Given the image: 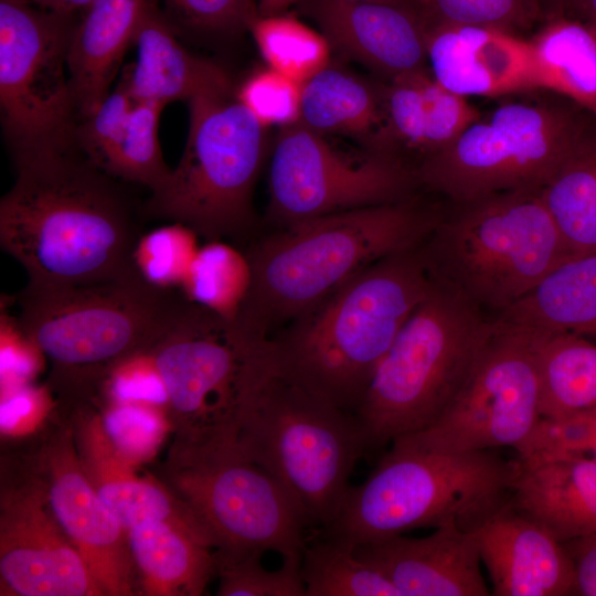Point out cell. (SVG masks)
<instances>
[{"label": "cell", "instance_id": "obj_37", "mask_svg": "<svg viewBox=\"0 0 596 596\" xmlns=\"http://www.w3.org/2000/svg\"><path fill=\"white\" fill-rule=\"evenodd\" d=\"M199 234L190 226L172 222L138 237L132 265L150 286L179 289L200 248Z\"/></svg>", "mask_w": 596, "mask_h": 596}, {"label": "cell", "instance_id": "obj_12", "mask_svg": "<svg viewBox=\"0 0 596 596\" xmlns=\"http://www.w3.org/2000/svg\"><path fill=\"white\" fill-rule=\"evenodd\" d=\"M66 14L0 0V107L14 153L74 142Z\"/></svg>", "mask_w": 596, "mask_h": 596}, {"label": "cell", "instance_id": "obj_43", "mask_svg": "<svg viewBox=\"0 0 596 596\" xmlns=\"http://www.w3.org/2000/svg\"><path fill=\"white\" fill-rule=\"evenodd\" d=\"M97 387L108 401L150 403L167 409L166 387L150 350L135 353L114 364Z\"/></svg>", "mask_w": 596, "mask_h": 596}, {"label": "cell", "instance_id": "obj_19", "mask_svg": "<svg viewBox=\"0 0 596 596\" xmlns=\"http://www.w3.org/2000/svg\"><path fill=\"white\" fill-rule=\"evenodd\" d=\"M356 556L384 575L401 596H487L475 531L438 526L424 538L403 534L354 547Z\"/></svg>", "mask_w": 596, "mask_h": 596}, {"label": "cell", "instance_id": "obj_4", "mask_svg": "<svg viewBox=\"0 0 596 596\" xmlns=\"http://www.w3.org/2000/svg\"><path fill=\"white\" fill-rule=\"evenodd\" d=\"M242 453L294 499L309 525L336 519L368 451L354 414L313 396L275 366L269 340L255 355L235 417Z\"/></svg>", "mask_w": 596, "mask_h": 596}, {"label": "cell", "instance_id": "obj_50", "mask_svg": "<svg viewBox=\"0 0 596 596\" xmlns=\"http://www.w3.org/2000/svg\"><path fill=\"white\" fill-rule=\"evenodd\" d=\"M345 1L389 3V4H395V6L408 7V8L415 9L414 0H345Z\"/></svg>", "mask_w": 596, "mask_h": 596}, {"label": "cell", "instance_id": "obj_14", "mask_svg": "<svg viewBox=\"0 0 596 596\" xmlns=\"http://www.w3.org/2000/svg\"><path fill=\"white\" fill-rule=\"evenodd\" d=\"M492 323L470 374L440 417L398 439L447 453L517 448L525 440L542 417L531 334Z\"/></svg>", "mask_w": 596, "mask_h": 596}, {"label": "cell", "instance_id": "obj_42", "mask_svg": "<svg viewBox=\"0 0 596 596\" xmlns=\"http://www.w3.org/2000/svg\"><path fill=\"white\" fill-rule=\"evenodd\" d=\"M302 84L268 67L241 85L236 97L264 126H290L300 120Z\"/></svg>", "mask_w": 596, "mask_h": 596}, {"label": "cell", "instance_id": "obj_2", "mask_svg": "<svg viewBox=\"0 0 596 596\" xmlns=\"http://www.w3.org/2000/svg\"><path fill=\"white\" fill-rule=\"evenodd\" d=\"M443 213L413 196L277 228L246 252L252 283L233 324L270 339L368 266L419 247Z\"/></svg>", "mask_w": 596, "mask_h": 596}, {"label": "cell", "instance_id": "obj_22", "mask_svg": "<svg viewBox=\"0 0 596 596\" xmlns=\"http://www.w3.org/2000/svg\"><path fill=\"white\" fill-rule=\"evenodd\" d=\"M77 430L78 456L91 483L128 530L148 520L167 522L214 549L210 533L188 504L168 486L141 477L108 439L100 416L84 413Z\"/></svg>", "mask_w": 596, "mask_h": 596}, {"label": "cell", "instance_id": "obj_20", "mask_svg": "<svg viewBox=\"0 0 596 596\" xmlns=\"http://www.w3.org/2000/svg\"><path fill=\"white\" fill-rule=\"evenodd\" d=\"M475 533L493 595L576 594L574 565L562 542L510 501Z\"/></svg>", "mask_w": 596, "mask_h": 596}, {"label": "cell", "instance_id": "obj_30", "mask_svg": "<svg viewBox=\"0 0 596 596\" xmlns=\"http://www.w3.org/2000/svg\"><path fill=\"white\" fill-rule=\"evenodd\" d=\"M530 42L538 89L562 95L596 117V26L554 14Z\"/></svg>", "mask_w": 596, "mask_h": 596}, {"label": "cell", "instance_id": "obj_51", "mask_svg": "<svg viewBox=\"0 0 596 596\" xmlns=\"http://www.w3.org/2000/svg\"><path fill=\"white\" fill-rule=\"evenodd\" d=\"M568 2V0H553V9H554V12L552 15L554 14H562V10H563V7L565 6V3Z\"/></svg>", "mask_w": 596, "mask_h": 596}, {"label": "cell", "instance_id": "obj_41", "mask_svg": "<svg viewBox=\"0 0 596 596\" xmlns=\"http://www.w3.org/2000/svg\"><path fill=\"white\" fill-rule=\"evenodd\" d=\"M136 103L125 71L118 86L75 128V146L97 169H102L121 139Z\"/></svg>", "mask_w": 596, "mask_h": 596}, {"label": "cell", "instance_id": "obj_47", "mask_svg": "<svg viewBox=\"0 0 596 596\" xmlns=\"http://www.w3.org/2000/svg\"><path fill=\"white\" fill-rule=\"evenodd\" d=\"M306 0H258L257 15H274L285 13L291 6Z\"/></svg>", "mask_w": 596, "mask_h": 596}, {"label": "cell", "instance_id": "obj_39", "mask_svg": "<svg viewBox=\"0 0 596 596\" xmlns=\"http://www.w3.org/2000/svg\"><path fill=\"white\" fill-rule=\"evenodd\" d=\"M107 402L100 418L116 451L136 467L151 459L168 430L167 409L142 402Z\"/></svg>", "mask_w": 596, "mask_h": 596}, {"label": "cell", "instance_id": "obj_21", "mask_svg": "<svg viewBox=\"0 0 596 596\" xmlns=\"http://www.w3.org/2000/svg\"><path fill=\"white\" fill-rule=\"evenodd\" d=\"M301 4L330 44L390 79L426 68L423 24L415 9L345 0Z\"/></svg>", "mask_w": 596, "mask_h": 596}, {"label": "cell", "instance_id": "obj_52", "mask_svg": "<svg viewBox=\"0 0 596 596\" xmlns=\"http://www.w3.org/2000/svg\"><path fill=\"white\" fill-rule=\"evenodd\" d=\"M29 3H35L46 9H50L54 0H25Z\"/></svg>", "mask_w": 596, "mask_h": 596}, {"label": "cell", "instance_id": "obj_11", "mask_svg": "<svg viewBox=\"0 0 596 596\" xmlns=\"http://www.w3.org/2000/svg\"><path fill=\"white\" fill-rule=\"evenodd\" d=\"M585 129L574 111L547 99L504 103L424 157L415 174L453 204L542 190Z\"/></svg>", "mask_w": 596, "mask_h": 596}, {"label": "cell", "instance_id": "obj_1", "mask_svg": "<svg viewBox=\"0 0 596 596\" xmlns=\"http://www.w3.org/2000/svg\"><path fill=\"white\" fill-rule=\"evenodd\" d=\"M75 143L14 153L0 201V245L41 286L105 281L135 272L139 237L110 177Z\"/></svg>", "mask_w": 596, "mask_h": 596}, {"label": "cell", "instance_id": "obj_7", "mask_svg": "<svg viewBox=\"0 0 596 596\" xmlns=\"http://www.w3.org/2000/svg\"><path fill=\"white\" fill-rule=\"evenodd\" d=\"M492 329V319L432 279L355 413L368 451L432 426L464 385Z\"/></svg>", "mask_w": 596, "mask_h": 596}, {"label": "cell", "instance_id": "obj_45", "mask_svg": "<svg viewBox=\"0 0 596 596\" xmlns=\"http://www.w3.org/2000/svg\"><path fill=\"white\" fill-rule=\"evenodd\" d=\"M192 24L212 31L248 28L257 15L246 0H169Z\"/></svg>", "mask_w": 596, "mask_h": 596}, {"label": "cell", "instance_id": "obj_13", "mask_svg": "<svg viewBox=\"0 0 596 596\" xmlns=\"http://www.w3.org/2000/svg\"><path fill=\"white\" fill-rule=\"evenodd\" d=\"M415 170L398 156L350 157L300 123L285 126L269 166L268 219L278 228L333 213L413 198Z\"/></svg>", "mask_w": 596, "mask_h": 596}, {"label": "cell", "instance_id": "obj_25", "mask_svg": "<svg viewBox=\"0 0 596 596\" xmlns=\"http://www.w3.org/2000/svg\"><path fill=\"white\" fill-rule=\"evenodd\" d=\"M149 0H95L73 28L67 66L76 114L84 119L107 97Z\"/></svg>", "mask_w": 596, "mask_h": 596}, {"label": "cell", "instance_id": "obj_27", "mask_svg": "<svg viewBox=\"0 0 596 596\" xmlns=\"http://www.w3.org/2000/svg\"><path fill=\"white\" fill-rule=\"evenodd\" d=\"M493 320L531 331L596 337V252L567 258Z\"/></svg>", "mask_w": 596, "mask_h": 596}, {"label": "cell", "instance_id": "obj_18", "mask_svg": "<svg viewBox=\"0 0 596 596\" xmlns=\"http://www.w3.org/2000/svg\"><path fill=\"white\" fill-rule=\"evenodd\" d=\"M423 24L434 78L468 97H500L538 89L530 40L481 25Z\"/></svg>", "mask_w": 596, "mask_h": 596}, {"label": "cell", "instance_id": "obj_31", "mask_svg": "<svg viewBox=\"0 0 596 596\" xmlns=\"http://www.w3.org/2000/svg\"><path fill=\"white\" fill-rule=\"evenodd\" d=\"M526 331L535 354L541 416L562 418L596 407V345L573 333Z\"/></svg>", "mask_w": 596, "mask_h": 596}, {"label": "cell", "instance_id": "obj_40", "mask_svg": "<svg viewBox=\"0 0 596 596\" xmlns=\"http://www.w3.org/2000/svg\"><path fill=\"white\" fill-rule=\"evenodd\" d=\"M424 24L491 26L514 33L539 15V0H414Z\"/></svg>", "mask_w": 596, "mask_h": 596}, {"label": "cell", "instance_id": "obj_35", "mask_svg": "<svg viewBox=\"0 0 596 596\" xmlns=\"http://www.w3.org/2000/svg\"><path fill=\"white\" fill-rule=\"evenodd\" d=\"M268 67L304 84L330 64V43L291 14L256 15L248 24Z\"/></svg>", "mask_w": 596, "mask_h": 596}, {"label": "cell", "instance_id": "obj_46", "mask_svg": "<svg viewBox=\"0 0 596 596\" xmlns=\"http://www.w3.org/2000/svg\"><path fill=\"white\" fill-rule=\"evenodd\" d=\"M562 544L574 565L576 594L596 596V533Z\"/></svg>", "mask_w": 596, "mask_h": 596}, {"label": "cell", "instance_id": "obj_36", "mask_svg": "<svg viewBox=\"0 0 596 596\" xmlns=\"http://www.w3.org/2000/svg\"><path fill=\"white\" fill-rule=\"evenodd\" d=\"M163 108L159 103L137 102L121 139L100 171L110 178L142 184L151 193L162 188L171 173L158 139Z\"/></svg>", "mask_w": 596, "mask_h": 596}, {"label": "cell", "instance_id": "obj_16", "mask_svg": "<svg viewBox=\"0 0 596 596\" xmlns=\"http://www.w3.org/2000/svg\"><path fill=\"white\" fill-rule=\"evenodd\" d=\"M0 576L10 595H105L55 519L41 479L2 492Z\"/></svg>", "mask_w": 596, "mask_h": 596}, {"label": "cell", "instance_id": "obj_6", "mask_svg": "<svg viewBox=\"0 0 596 596\" xmlns=\"http://www.w3.org/2000/svg\"><path fill=\"white\" fill-rule=\"evenodd\" d=\"M418 247L429 277L497 315L574 256L541 190L453 204Z\"/></svg>", "mask_w": 596, "mask_h": 596}, {"label": "cell", "instance_id": "obj_23", "mask_svg": "<svg viewBox=\"0 0 596 596\" xmlns=\"http://www.w3.org/2000/svg\"><path fill=\"white\" fill-rule=\"evenodd\" d=\"M381 94L382 149L395 156L397 145L419 151L423 158L439 151L482 116L467 97L444 87L427 68L391 78Z\"/></svg>", "mask_w": 596, "mask_h": 596}, {"label": "cell", "instance_id": "obj_44", "mask_svg": "<svg viewBox=\"0 0 596 596\" xmlns=\"http://www.w3.org/2000/svg\"><path fill=\"white\" fill-rule=\"evenodd\" d=\"M11 297H1L0 350L1 392L29 385L46 358L20 324L18 316L9 312Z\"/></svg>", "mask_w": 596, "mask_h": 596}, {"label": "cell", "instance_id": "obj_33", "mask_svg": "<svg viewBox=\"0 0 596 596\" xmlns=\"http://www.w3.org/2000/svg\"><path fill=\"white\" fill-rule=\"evenodd\" d=\"M251 283L252 267L246 253L213 240L200 246L179 289L188 301L233 322Z\"/></svg>", "mask_w": 596, "mask_h": 596}, {"label": "cell", "instance_id": "obj_38", "mask_svg": "<svg viewBox=\"0 0 596 596\" xmlns=\"http://www.w3.org/2000/svg\"><path fill=\"white\" fill-rule=\"evenodd\" d=\"M214 553L220 596H306L301 557L284 558L280 567L269 571L262 563L260 552Z\"/></svg>", "mask_w": 596, "mask_h": 596}, {"label": "cell", "instance_id": "obj_53", "mask_svg": "<svg viewBox=\"0 0 596 596\" xmlns=\"http://www.w3.org/2000/svg\"><path fill=\"white\" fill-rule=\"evenodd\" d=\"M246 2L257 11V2L256 0H246Z\"/></svg>", "mask_w": 596, "mask_h": 596}, {"label": "cell", "instance_id": "obj_15", "mask_svg": "<svg viewBox=\"0 0 596 596\" xmlns=\"http://www.w3.org/2000/svg\"><path fill=\"white\" fill-rule=\"evenodd\" d=\"M266 340L248 338L233 322L183 301L150 349L177 432L235 425L251 363Z\"/></svg>", "mask_w": 596, "mask_h": 596}, {"label": "cell", "instance_id": "obj_10", "mask_svg": "<svg viewBox=\"0 0 596 596\" xmlns=\"http://www.w3.org/2000/svg\"><path fill=\"white\" fill-rule=\"evenodd\" d=\"M189 103V134L177 167L146 205L206 241L242 236L253 225V190L265 156V128L233 92Z\"/></svg>", "mask_w": 596, "mask_h": 596}, {"label": "cell", "instance_id": "obj_34", "mask_svg": "<svg viewBox=\"0 0 596 596\" xmlns=\"http://www.w3.org/2000/svg\"><path fill=\"white\" fill-rule=\"evenodd\" d=\"M350 542L322 534L301 554L306 596H401L379 571L362 562Z\"/></svg>", "mask_w": 596, "mask_h": 596}, {"label": "cell", "instance_id": "obj_29", "mask_svg": "<svg viewBox=\"0 0 596 596\" xmlns=\"http://www.w3.org/2000/svg\"><path fill=\"white\" fill-rule=\"evenodd\" d=\"M299 123L321 135L366 138L372 151L383 152L382 94L330 64L302 84Z\"/></svg>", "mask_w": 596, "mask_h": 596}, {"label": "cell", "instance_id": "obj_48", "mask_svg": "<svg viewBox=\"0 0 596 596\" xmlns=\"http://www.w3.org/2000/svg\"><path fill=\"white\" fill-rule=\"evenodd\" d=\"M95 0H54L50 11L70 15L73 11L87 9Z\"/></svg>", "mask_w": 596, "mask_h": 596}, {"label": "cell", "instance_id": "obj_26", "mask_svg": "<svg viewBox=\"0 0 596 596\" xmlns=\"http://www.w3.org/2000/svg\"><path fill=\"white\" fill-rule=\"evenodd\" d=\"M134 44L137 58L127 71L136 102L162 105L205 93L233 92L226 72L215 63L189 53L150 3Z\"/></svg>", "mask_w": 596, "mask_h": 596}, {"label": "cell", "instance_id": "obj_54", "mask_svg": "<svg viewBox=\"0 0 596 596\" xmlns=\"http://www.w3.org/2000/svg\"><path fill=\"white\" fill-rule=\"evenodd\" d=\"M592 453H593V455H594L593 459H595V460H596V441H595V446H594V448H593V451H592Z\"/></svg>", "mask_w": 596, "mask_h": 596}, {"label": "cell", "instance_id": "obj_8", "mask_svg": "<svg viewBox=\"0 0 596 596\" xmlns=\"http://www.w3.org/2000/svg\"><path fill=\"white\" fill-rule=\"evenodd\" d=\"M14 298L20 324L53 363L58 389L97 384L117 362L150 350L185 300L136 270L81 285L28 283Z\"/></svg>", "mask_w": 596, "mask_h": 596}, {"label": "cell", "instance_id": "obj_5", "mask_svg": "<svg viewBox=\"0 0 596 596\" xmlns=\"http://www.w3.org/2000/svg\"><path fill=\"white\" fill-rule=\"evenodd\" d=\"M375 469L349 487L322 534L354 546L419 528L475 531L511 500L521 464L493 449L447 453L395 439Z\"/></svg>", "mask_w": 596, "mask_h": 596}, {"label": "cell", "instance_id": "obj_32", "mask_svg": "<svg viewBox=\"0 0 596 596\" xmlns=\"http://www.w3.org/2000/svg\"><path fill=\"white\" fill-rule=\"evenodd\" d=\"M573 255L596 252V131L586 128L541 190Z\"/></svg>", "mask_w": 596, "mask_h": 596}, {"label": "cell", "instance_id": "obj_24", "mask_svg": "<svg viewBox=\"0 0 596 596\" xmlns=\"http://www.w3.org/2000/svg\"><path fill=\"white\" fill-rule=\"evenodd\" d=\"M510 503L560 542L596 533V460L562 456L521 464Z\"/></svg>", "mask_w": 596, "mask_h": 596}, {"label": "cell", "instance_id": "obj_28", "mask_svg": "<svg viewBox=\"0 0 596 596\" xmlns=\"http://www.w3.org/2000/svg\"><path fill=\"white\" fill-rule=\"evenodd\" d=\"M138 587L149 596H200L216 575L212 547L163 521L128 529Z\"/></svg>", "mask_w": 596, "mask_h": 596}, {"label": "cell", "instance_id": "obj_3", "mask_svg": "<svg viewBox=\"0 0 596 596\" xmlns=\"http://www.w3.org/2000/svg\"><path fill=\"white\" fill-rule=\"evenodd\" d=\"M432 279L418 247L368 266L269 339L276 369L344 412L359 409Z\"/></svg>", "mask_w": 596, "mask_h": 596}, {"label": "cell", "instance_id": "obj_9", "mask_svg": "<svg viewBox=\"0 0 596 596\" xmlns=\"http://www.w3.org/2000/svg\"><path fill=\"white\" fill-rule=\"evenodd\" d=\"M168 487L210 533L216 552L301 557L306 518L288 492L240 449L235 427L177 432Z\"/></svg>", "mask_w": 596, "mask_h": 596}, {"label": "cell", "instance_id": "obj_17", "mask_svg": "<svg viewBox=\"0 0 596 596\" xmlns=\"http://www.w3.org/2000/svg\"><path fill=\"white\" fill-rule=\"evenodd\" d=\"M49 505L105 595L130 596L138 583L128 530L105 505L82 467L70 430L43 451Z\"/></svg>", "mask_w": 596, "mask_h": 596}, {"label": "cell", "instance_id": "obj_49", "mask_svg": "<svg viewBox=\"0 0 596 596\" xmlns=\"http://www.w3.org/2000/svg\"><path fill=\"white\" fill-rule=\"evenodd\" d=\"M583 21L596 26V0H568Z\"/></svg>", "mask_w": 596, "mask_h": 596}]
</instances>
